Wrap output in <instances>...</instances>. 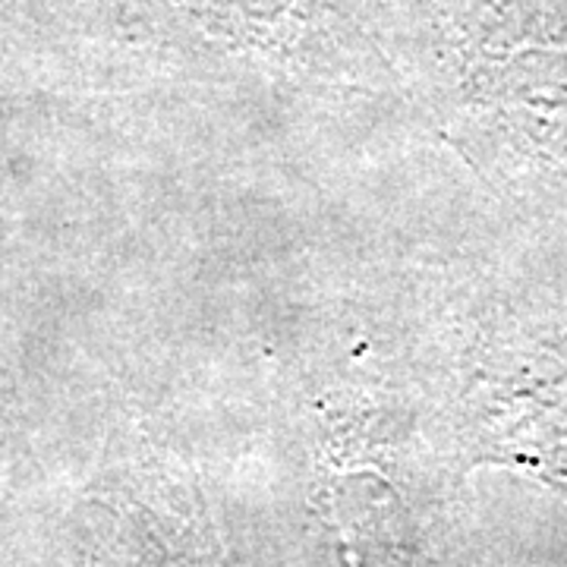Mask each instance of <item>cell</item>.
<instances>
[{"label":"cell","mask_w":567,"mask_h":567,"mask_svg":"<svg viewBox=\"0 0 567 567\" xmlns=\"http://www.w3.org/2000/svg\"><path fill=\"white\" fill-rule=\"evenodd\" d=\"M473 447L567 492V331L495 347L470 388Z\"/></svg>","instance_id":"cell-1"}]
</instances>
